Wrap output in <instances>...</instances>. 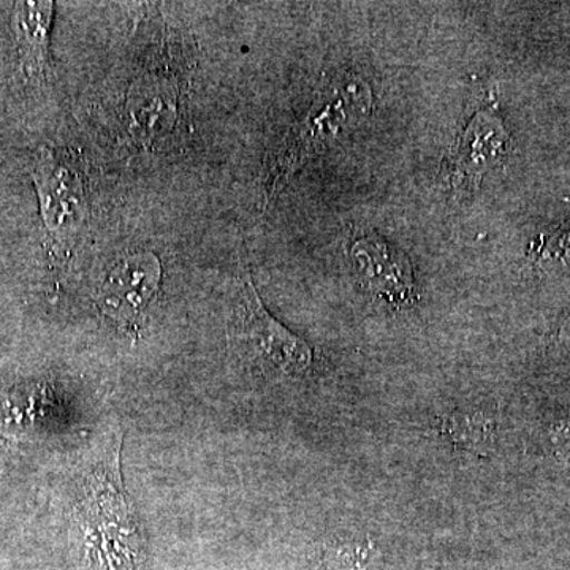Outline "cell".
Wrapping results in <instances>:
<instances>
[{"label":"cell","instance_id":"cell-8","mask_svg":"<svg viewBox=\"0 0 570 570\" xmlns=\"http://www.w3.org/2000/svg\"><path fill=\"white\" fill-rule=\"evenodd\" d=\"M436 430L461 452L485 456L493 450L497 422L483 409L459 407L442 414Z\"/></svg>","mask_w":570,"mask_h":570},{"label":"cell","instance_id":"cell-3","mask_svg":"<svg viewBox=\"0 0 570 570\" xmlns=\"http://www.w3.org/2000/svg\"><path fill=\"white\" fill-rule=\"evenodd\" d=\"M32 176L48 230L55 235L77 232L85 220L88 198L85 179L73 160L43 148Z\"/></svg>","mask_w":570,"mask_h":570},{"label":"cell","instance_id":"cell-10","mask_svg":"<svg viewBox=\"0 0 570 570\" xmlns=\"http://www.w3.org/2000/svg\"><path fill=\"white\" fill-rule=\"evenodd\" d=\"M539 262H566L570 258V224L562 225L542 246L534 249Z\"/></svg>","mask_w":570,"mask_h":570},{"label":"cell","instance_id":"cell-5","mask_svg":"<svg viewBox=\"0 0 570 570\" xmlns=\"http://www.w3.org/2000/svg\"><path fill=\"white\" fill-rule=\"evenodd\" d=\"M509 149V134L494 108H485L469 121L452 156L453 187L471 193Z\"/></svg>","mask_w":570,"mask_h":570},{"label":"cell","instance_id":"cell-4","mask_svg":"<svg viewBox=\"0 0 570 570\" xmlns=\"http://www.w3.org/2000/svg\"><path fill=\"white\" fill-rule=\"evenodd\" d=\"M163 266L153 253H134L118 262L99 292V306L124 328H135L159 287Z\"/></svg>","mask_w":570,"mask_h":570},{"label":"cell","instance_id":"cell-9","mask_svg":"<svg viewBox=\"0 0 570 570\" xmlns=\"http://www.w3.org/2000/svg\"><path fill=\"white\" fill-rule=\"evenodd\" d=\"M381 560L377 547L367 538H343L336 540L330 551V561L336 570H376Z\"/></svg>","mask_w":570,"mask_h":570},{"label":"cell","instance_id":"cell-1","mask_svg":"<svg viewBox=\"0 0 570 570\" xmlns=\"http://www.w3.org/2000/svg\"><path fill=\"white\" fill-rule=\"evenodd\" d=\"M371 105L373 94L362 78L340 75L325 81L309 110L291 127L273 153L264 183V208L307 160L324 153L330 145L365 121Z\"/></svg>","mask_w":570,"mask_h":570},{"label":"cell","instance_id":"cell-2","mask_svg":"<svg viewBox=\"0 0 570 570\" xmlns=\"http://www.w3.org/2000/svg\"><path fill=\"white\" fill-rule=\"evenodd\" d=\"M230 336L242 358L264 373L299 376L313 363V348L265 309L249 275L238 285Z\"/></svg>","mask_w":570,"mask_h":570},{"label":"cell","instance_id":"cell-7","mask_svg":"<svg viewBox=\"0 0 570 570\" xmlns=\"http://www.w3.org/2000/svg\"><path fill=\"white\" fill-rule=\"evenodd\" d=\"M52 21V2L14 3L13 31L20 52L21 69L33 80H43L50 70Z\"/></svg>","mask_w":570,"mask_h":570},{"label":"cell","instance_id":"cell-6","mask_svg":"<svg viewBox=\"0 0 570 570\" xmlns=\"http://www.w3.org/2000/svg\"><path fill=\"white\" fill-rule=\"evenodd\" d=\"M352 261L366 287L390 305L407 306L415 285L406 255L377 238H363L352 249Z\"/></svg>","mask_w":570,"mask_h":570}]
</instances>
